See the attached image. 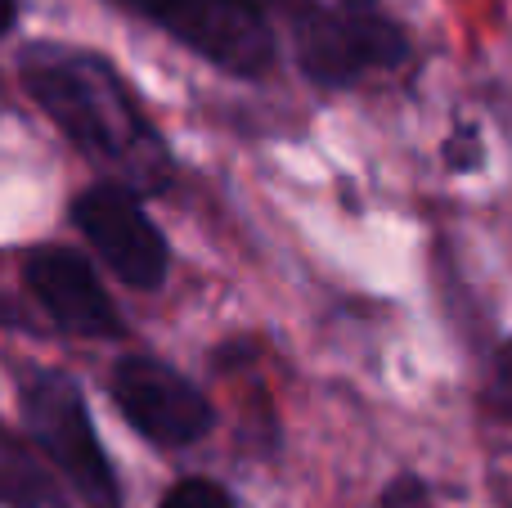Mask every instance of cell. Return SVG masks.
<instances>
[{"mask_svg":"<svg viewBox=\"0 0 512 508\" xmlns=\"http://www.w3.org/2000/svg\"><path fill=\"white\" fill-rule=\"evenodd\" d=\"M18 68L41 113L113 180L135 194H162L176 180V158L162 131L144 117L140 99L104 54L36 41L23 50Z\"/></svg>","mask_w":512,"mask_h":508,"instance_id":"1","label":"cell"},{"mask_svg":"<svg viewBox=\"0 0 512 508\" xmlns=\"http://www.w3.org/2000/svg\"><path fill=\"white\" fill-rule=\"evenodd\" d=\"M301 77L324 90L355 86L369 72H396L409 36L378 0H274Z\"/></svg>","mask_w":512,"mask_h":508,"instance_id":"2","label":"cell"},{"mask_svg":"<svg viewBox=\"0 0 512 508\" xmlns=\"http://www.w3.org/2000/svg\"><path fill=\"white\" fill-rule=\"evenodd\" d=\"M18 405H23L27 437L54 464V473H63V482L77 491L81 504L122 508V486H117L113 464H108L104 446H99L95 419H90V405L81 396L77 378L45 365L23 369Z\"/></svg>","mask_w":512,"mask_h":508,"instance_id":"3","label":"cell"},{"mask_svg":"<svg viewBox=\"0 0 512 508\" xmlns=\"http://www.w3.org/2000/svg\"><path fill=\"white\" fill-rule=\"evenodd\" d=\"M153 23L189 54L243 81H261L279 63V36L261 0H113Z\"/></svg>","mask_w":512,"mask_h":508,"instance_id":"4","label":"cell"},{"mask_svg":"<svg viewBox=\"0 0 512 508\" xmlns=\"http://www.w3.org/2000/svg\"><path fill=\"white\" fill-rule=\"evenodd\" d=\"M72 225L126 288L153 293V288L167 284L171 243L158 230V221L144 212L140 194L131 185H122V180L90 185L86 194L72 198Z\"/></svg>","mask_w":512,"mask_h":508,"instance_id":"5","label":"cell"},{"mask_svg":"<svg viewBox=\"0 0 512 508\" xmlns=\"http://www.w3.org/2000/svg\"><path fill=\"white\" fill-rule=\"evenodd\" d=\"M122 419L158 450L198 446L216 428V410L180 369L162 365L158 356H126L108 378Z\"/></svg>","mask_w":512,"mask_h":508,"instance_id":"6","label":"cell"},{"mask_svg":"<svg viewBox=\"0 0 512 508\" xmlns=\"http://www.w3.org/2000/svg\"><path fill=\"white\" fill-rule=\"evenodd\" d=\"M23 284L36 297V306L54 320V329L72 338H122L126 333L122 311L104 293L95 266L81 252L41 243L23 257Z\"/></svg>","mask_w":512,"mask_h":508,"instance_id":"7","label":"cell"},{"mask_svg":"<svg viewBox=\"0 0 512 508\" xmlns=\"http://www.w3.org/2000/svg\"><path fill=\"white\" fill-rule=\"evenodd\" d=\"M0 504L5 508H68L59 482L27 446L0 428Z\"/></svg>","mask_w":512,"mask_h":508,"instance_id":"8","label":"cell"},{"mask_svg":"<svg viewBox=\"0 0 512 508\" xmlns=\"http://www.w3.org/2000/svg\"><path fill=\"white\" fill-rule=\"evenodd\" d=\"M158 508H234L230 491L221 482H207V477H185L162 495Z\"/></svg>","mask_w":512,"mask_h":508,"instance_id":"9","label":"cell"},{"mask_svg":"<svg viewBox=\"0 0 512 508\" xmlns=\"http://www.w3.org/2000/svg\"><path fill=\"white\" fill-rule=\"evenodd\" d=\"M445 162H450V171H472L481 162V135L477 126H459V131L445 140Z\"/></svg>","mask_w":512,"mask_h":508,"instance_id":"10","label":"cell"},{"mask_svg":"<svg viewBox=\"0 0 512 508\" xmlns=\"http://www.w3.org/2000/svg\"><path fill=\"white\" fill-rule=\"evenodd\" d=\"M490 405H495V410H504V414H512V347H504V351H499V360H495Z\"/></svg>","mask_w":512,"mask_h":508,"instance_id":"11","label":"cell"},{"mask_svg":"<svg viewBox=\"0 0 512 508\" xmlns=\"http://www.w3.org/2000/svg\"><path fill=\"white\" fill-rule=\"evenodd\" d=\"M382 508H427V491L414 482V477H405V482L391 486V495L382 500Z\"/></svg>","mask_w":512,"mask_h":508,"instance_id":"12","label":"cell"},{"mask_svg":"<svg viewBox=\"0 0 512 508\" xmlns=\"http://www.w3.org/2000/svg\"><path fill=\"white\" fill-rule=\"evenodd\" d=\"M18 27V0H0V36H9Z\"/></svg>","mask_w":512,"mask_h":508,"instance_id":"13","label":"cell"}]
</instances>
